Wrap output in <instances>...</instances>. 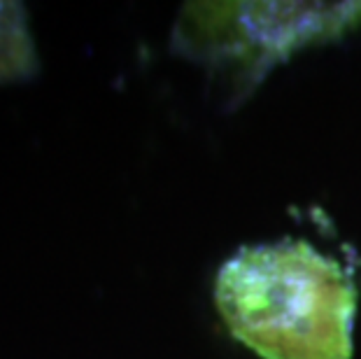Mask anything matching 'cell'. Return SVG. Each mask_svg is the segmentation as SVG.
<instances>
[{
    "label": "cell",
    "instance_id": "obj_3",
    "mask_svg": "<svg viewBox=\"0 0 361 359\" xmlns=\"http://www.w3.org/2000/svg\"><path fill=\"white\" fill-rule=\"evenodd\" d=\"M37 51L24 7L0 3V82L26 80L37 73Z\"/></svg>",
    "mask_w": 361,
    "mask_h": 359
},
{
    "label": "cell",
    "instance_id": "obj_2",
    "mask_svg": "<svg viewBox=\"0 0 361 359\" xmlns=\"http://www.w3.org/2000/svg\"><path fill=\"white\" fill-rule=\"evenodd\" d=\"M361 28V3H194L175 47L219 73L245 98L273 66Z\"/></svg>",
    "mask_w": 361,
    "mask_h": 359
},
{
    "label": "cell",
    "instance_id": "obj_1",
    "mask_svg": "<svg viewBox=\"0 0 361 359\" xmlns=\"http://www.w3.org/2000/svg\"><path fill=\"white\" fill-rule=\"evenodd\" d=\"M214 305L261 359H352L357 287L308 241L240 248L214 278Z\"/></svg>",
    "mask_w": 361,
    "mask_h": 359
}]
</instances>
